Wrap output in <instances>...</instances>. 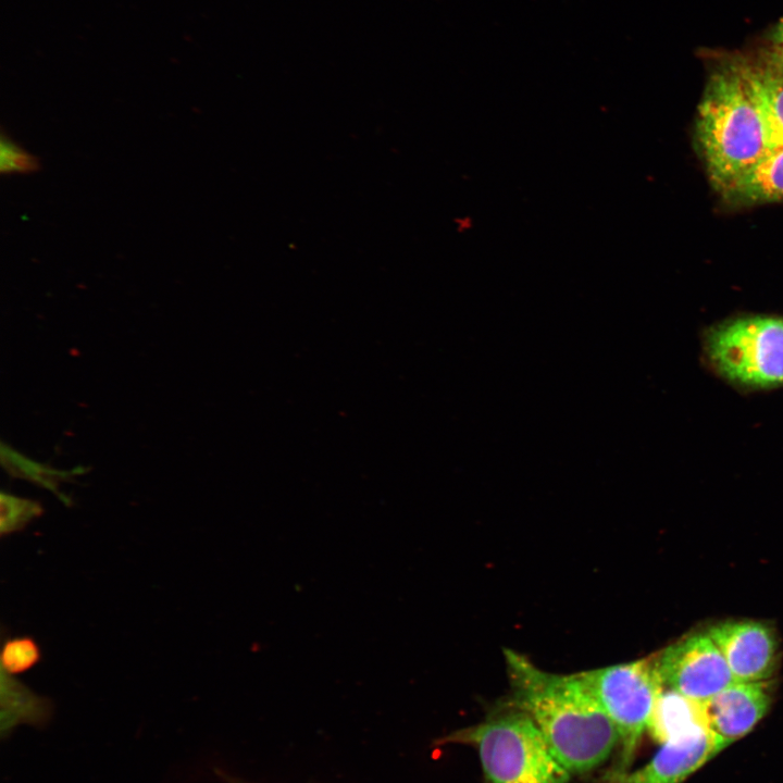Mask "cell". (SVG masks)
Segmentation results:
<instances>
[{
  "mask_svg": "<svg viewBox=\"0 0 783 783\" xmlns=\"http://www.w3.org/2000/svg\"><path fill=\"white\" fill-rule=\"evenodd\" d=\"M510 706L525 712L570 773L604 763L618 744L617 729L580 674L544 671L525 656L505 650Z\"/></svg>",
  "mask_w": 783,
  "mask_h": 783,
  "instance_id": "obj_1",
  "label": "cell"
},
{
  "mask_svg": "<svg viewBox=\"0 0 783 783\" xmlns=\"http://www.w3.org/2000/svg\"><path fill=\"white\" fill-rule=\"evenodd\" d=\"M697 140L711 183L724 195L771 149L733 61L712 72L698 105Z\"/></svg>",
  "mask_w": 783,
  "mask_h": 783,
  "instance_id": "obj_2",
  "label": "cell"
},
{
  "mask_svg": "<svg viewBox=\"0 0 783 783\" xmlns=\"http://www.w3.org/2000/svg\"><path fill=\"white\" fill-rule=\"evenodd\" d=\"M439 742L475 748L484 783L570 781L571 773L555 757L534 721L512 706L481 723L452 732Z\"/></svg>",
  "mask_w": 783,
  "mask_h": 783,
  "instance_id": "obj_3",
  "label": "cell"
},
{
  "mask_svg": "<svg viewBox=\"0 0 783 783\" xmlns=\"http://www.w3.org/2000/svg\"><path fill=\"white\" fill-rule=\"evenodd\" d=\"M704 350L713 370L745 389L783 386V316L750 314L708 328Z\"/></svg>",
  "mask_w": 783,
  "mask_h": 783,
  "instance_id": "obj_4",
  "label": "cell"
},
{
  "mask_svg": "<svg viewBox=\"0 0 783 783\" xmlns=\"http://www.w3.org/2000/svg\"><path fill=\"white\" fill-rule=\"evenodd\" d=\"M614 724L618 757L605 778L631 770L656 700L663 689L655 659H642L579 673Z\"/></svg>",
  "mask_w": 783,
  "mask_h": 783,
  "instance_id": "obj_5",
  "label": "cell"
},
{
  "mask_svg": "<svg viewBox=\"0 0 783 783\" xmlns=\"http://www.w3.org/2000/svg\"><path fill=\"white\" fill-rule=\"evenodd\" d=\"M655 666L663 687L700 703L736 682L708 633L691 634L669 645L655 658Z\"/></svg>",
  "mask_w": 783,
  "mask_h": 783,
  "instance_id": "obj_6",
  "label": "cell"
},
{
  "mask_svg": "<svg viewBox=\"0 0 783 783\" xmlns=\"http://www.w3.org/2000/svg\"><path fill=\"white\" fill-rule=\"evenodd\" d=\"M708 635L722 652L736 682H766L775 671L778 642L769 625L755 620L725 621Z\"/></svg>",
  "mask_w": 783,
  "mask_h": 783,
  "instance_id": "obj_7",
  "label": "cell"
},
{
  "mask_svg": "<svg viewBox=\"0 0 783 783\" xmlns=\"http://www.w3.org/2000/svg\"><path fill=\"white\" fill-rule=\"evenodd\" d=\"M730 744L712 730L667 742L644 767L605 783H683Z\"/></svg>",
  "mask_w": 783,
  "mask_h": 783,
  "instance_id": "obj_8",
  "label": "cell"
},
{
  "mask_svg": "<svg viewBox=\"0 0 783 783\" xmlns=\"http://www.w3.org/2000/svg\"><path fill=\"white\" fill-rule=\"evenodd\" d=\"M770 704L766 682H734L704 703L710 729L730 743L749 733Z\"/></svg>",
  "mask_w": 783,
  "mask_h": 783,
  "instance_id": "obj_9",
  "label": "cell"
},
{
  "mask_svg": "<svg viewBox=\"0 0 783 783\" xmlns=\"http://www.w3.org/2000/svg\"><path fill=\"white\" fill-rule=\"evenodd\" d=\"M760 114L770 147H783V75L765 60H732Z\"/></svg>",
  "mask_w": 783,
  "mask_h": 783,
  "instance_id": "obj_10",
  "label": "cell"
},
{
  "mask_svg": "<svg viewBox=\"0 0 783 783\" xmlns=\"http://www.w3.org/2000/svg\"><path fill=\"white\" fill-rule=\"evenodd\" d=\"M647 730L654 739L663 744L711 729L704 703L663 687Z\"/></svg>",
  "mask_w": 783,
  "mask_h": 783,
  "instance_id": "obj_11",
  "label": "cell"
},
{
  "mask_svg": "<svg viewBox=\"0 0 783 783\" xmlns=\"http://www.w3.org/2000/svg\"><path fill=\"white\" fill-rule=\"evenodd\" d=\"M1 670V669H0ZM1 734L9 735L16 726H44L53 713L52 701L3 670L0 671Z\"/></svg>",
  "mask_w": 783,
  "mask_h": 783,
  "instance_id": "obj_12",
  "label": "cell"
},
{
  "mask_svg": "<svg viewBox=\"0 0 783 783\" xmlns=\"http://www.w3.org/2000/svg\"><path fill=\"white\" fill-rule=\"evenodd\" d=\"M723 196L738 203L783 200V147H771L766 157Z\"/></svg>",
  "mask_w": 783,
  "mask_h": 783,
  "instance_id": "obj_13",
  "label": "cell"
},
{
  "mask_svg": "<svg viewBox=\"0 0 783 783\" xmlns=\"http://www.w3.org/2000/svg\"><path fill=\"white\" fill-rule=\"evenodd\" d=\"M1 463L5 471L17 478L27 480L53 493L61 501L69 505L70 499L60 490V485L70 481L82 471L58 470L23 456L13 448L1 444Z\"/></svg>",
  "mask_w": 783,
  "mask_h": 783,
  "instance_id": "obj_14",
  "label": "cell"
},
{
  "mask_svg": "<svg viewBox=\"0 0 783 783\" xmlns=\"http://www.w3.org/2000/svg\"><path fill=\"white\" fill-rule=\"evenodd\" d=\"M42 513L44 508L40 502L2 492L0 494L1 537L21 532Z\"/></svg>",
  "mask_w": 783,
  "mask_h": 783,
  "instance_id": "obj_15",
  "label": "cell"
},
{
  "mask_svg": "<svg viewBox=\"0 0 783 783\" xmlns=\"http://www.w3.org/2000/svg\"><path fill=\"white\" fill-rule=\"evenodd\" d=\"M40 659V647L30 636L8 637L2 642L0 669L11 675L29 671Z\"/></svg>",
  "mask_w": 783,
  "mask_h": 783,
  "instance_id": "obj_16",
  "label": "cell"
},
{
  "mask_svg": "<svg viewBox=\"0 0 783 783\" xmlns=\"http://www.w3.org/2000/svg\"><path fill=\"white\" fill-rule=\"evenodd\" d=\"M36 158L18 147L10 138L1 137L0 170L1 173H28L37 169Z\"/></svg>",
  "mask_w": 783,
  "mask_h": 783,
  "instance_id": "obj_17",
  "label": "cell"
},
{
  "mask_svg": "<svg viewBox=\"0 0 783 783\" xmlns=\"http://www.w3.org/2000/svg\"><path fill=\"white\" fill-rule=\"evenodd\" d=\"M771 67L783 75V47L773 45L763 59Z\"/></svg>",
  "mask_w": 783,
  "mask_h": 783,
  "instance_id": "obj_18",
  "label": "cell"
},
{
  "mask_svg": "<svg viewBox=\"0 0 783 783\" xmlns=\"http://www.w3.org/2000/svg\"><path fill=\"white\" fill-rule=\"evenodd\" d=\"M772 44L783 45V17L772 33Z\"/></svg>",
  "mask_w": 783,
  "mask_h": 783,
  "instance_id": "obj_19",
  "label": "cell"
},
{
  "mask_svg": "<svg viewBox=\"0 0 783 783\" xmlns=\"http://www.w3.org/2000/svg\"><path fill=\"white\" fill-rule=\"evenodd\" d=\"M227 783H251V782H247L239 778L231 776Z\"/></svg>",
  "mask_w": 783,
  "mask_h": 783,
  "instance_id": "obj_20",
  "label": "cell"
},
{
  "mask_svg": "<svg viewBox=\"0 0 783 783\" xmlns=\"http://www.w3.org/2000/svg\"><path fill=\"white\" fill-rule=\"evenodd\" d=\"M773 45H776V44H773ZM776 46L783 47V45H776Z\"/></svg>",
  "mask_w": 783,
  "mask_h": 783,
  "instance_id": "obj_21",
  "label": "cell"
}]
</instances>
